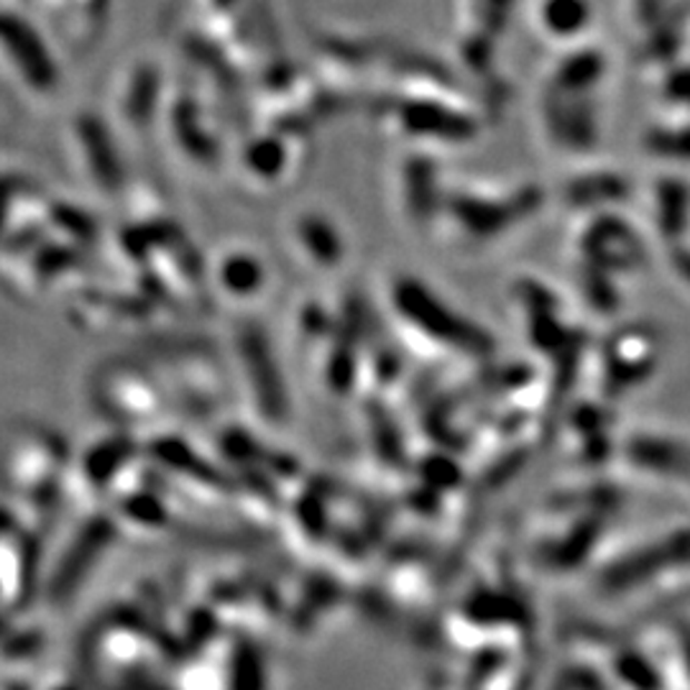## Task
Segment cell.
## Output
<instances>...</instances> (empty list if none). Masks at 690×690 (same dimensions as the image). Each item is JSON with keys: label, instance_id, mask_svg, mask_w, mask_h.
Wrapping results in <instances>:
<instances>
[{"label": "cell", "instance_id": "cell-3", "mask_svg": "<svg viewBox=\"0 0 690 690\" xmlns=\"http://www.w3.org/2000/svg\"><path fill=\"white\" fill-rule=\"evenodd\" d=\"M585 16L589 13H585L583 0H548L545 3V26L555 29L552 33H560V37L585 23Z\"/></svg>", "mask_w": 690, "mask_h": 690}, {"label": "cell", "instance_id": "cell-1", "mask_svg": "<svg viewBox=\"0 0 690 690\" xmlns=\"http://www.w3.org/2000/svg\"><path fill=\"white\" fill-rule=\"evenodd\" d=\"M417 297L420 299H414V309H412V313L417 315V317H414V321L420 323V327H425L427 333L440 335L437 341H447V343L461 345V348H469V351H483V348H486L483 333H479L476 327L455 323L453 315L447 313L443 305L437 307L435 302L430 299V295H425V292H422V289H420Z\"/></svg>", "mask_w": 690, "mask_h": 690}, {"label": "cell", "instance_id": "cell-2", "mask_svg": "<svg viewBox=\"0 0 690 690\" xmlns=\"http://www.w3.org/2000/svg\"><path fill=\"white\" fill-rule=\"evenodd\" d=\"M688 552H690V532H683V534H678L676 540L666 542V548L637 552L634 558H629L624 565L614 568V571L607 575V585L611 591L627 589V585H634L637 581H642L644 575L660 571V568L668 565L670 560L686 558Z\"/></svg>", "mask_w": 690, "mask_h": 690}, {"label": "cell", "instance_id": "cell-4", "mask_svg": "<svg viewBox=\"0 0 690 690\" xmlns=\"http://www.w3.org/2000/svg\"><path fill=\"white\" fill-rule=\"evenodd\" d=\"M683 650H686V654H688V662H690V637H688V640H683Z\"/></svg>", "mask_w": 690, "mask_h": 690}]
</instances>
